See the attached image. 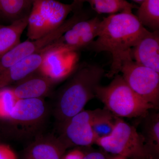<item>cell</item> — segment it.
I'll return each mask as SVG.
<instances>
[{
    "label": "cell",
    "instance_id": "obj_1",
    "mask_svg": "<svg viewBox=\"0 0 159 159\" xmlns=\"http://www.w3.org/2000/svg\"><path fill=\"white\" fill-rule=\"evenodd\" d=\"M132 11L111 14L102 20L98 36L87 47L98 53L112 55L110 69L106 76L111 78L120 72L123 61L132 57L131 50L148 31Z\"/></svg>",
    "mask_w": 159,
    "mask_h": 159
},
{
    "label": "cell",
    "instance_id": "obj_2",
    "mask_svg": "<svg viewBox=\"0 0 159 159\" xmlns=\"http://www.w3.org/2000/svg\"><path fill=\"white\" fill-rule=\"evenodd\" d=\"M104 70L97 64H85L76 69L57 93L54 115L59 124L83 110L89 100L96 97Z\"/></svg>",
    "mask_w": 159,
    "mask_h": 159
},
{
    "label": "cell",
    "instance_id": "obj_3",
    "mask_svg": "<svg viewBox=\"0 0 159 159\" xmlns=\"http://www.w3.org/2000/svg\"><path fill=\"white\" fill-rule=\"evenodd\" d=\"M96 97L102 101L105 108L119 118H141L154 109L139 97L119 74L108 85L97 86Z\"/></svg>",
    "mask_w": 159,
    "mask_h": 159
},
{
    "label": "cell",
    "instance_id": "obj_4",
    "mask_svg": "<svg viewBox=\"0 0 159 159\" xmlns=\"http://www.w3.org/2000/svg\"><path fill=\"white\" fill-rule=\"evenodd\" d=\"M95 144L108 153L126 159H156L136 128L119 117L110 135L97 139Z\"/></svg>",
    "mask_w": 159,
    "mask_h": 159
},
{
    "label": "cell",
    "instance_id": "obj_5",
    "mask_svg": "<svg viewBox=\"0 0 159 159\" xmlns=\"http://www.w3.org/2000/svg\"><path fill=\"white\" fill-rule=\"evenodd\" d=\"M74 4H64L57 0H39L32 4L28 17V39H39L56 30L65 22Z\"/></svg>",
    "mask_w": 159,
    "mask_h": 159
},
{
    "label": "cell",
    "instance_id": "obj_6",
    "mask_svg": "<svg viewBox=\"0 0 159 159\" xmlns=\"http://www.w3.org/2000/svg\"><path fill=\"white\" fill-rule=\"evenodd\" d=\"M48 107L42 98L19 99L0 124L2 132L22 135L32 132L43 122Z\"/></svg>",
    "mask_w": 159,
    "mask_h": 159
},
{
    "label": "cell",
    "instance_id": "obj_7",
    "mask_svg": "<svg viewBox=\"0 0 159 159\" xmlns=\"http://www.w3.org/2000/svg\"><path fill=\"white\" fill-rule=\"evenodd\" d=\"M120 72L129 86L140 98L157 109L159 106V73L139 64L132 57L122 63Z\"/></svg>",
    "mask_w": 159,
    "mask_h": 159
},
{
    "label": "cell",
    "instance_id": "obj_8",
    "mask_svg": "<svg viewBox=\"0 0 159 159\" xmlns=\"http://www.w3.org/2000/svg\"><path fill=\"white\" fill-rule=\"evenodd\" d=\"M104 110H83L59 124L58 137L66 146L88 147L95 144L97 139L92 129L95 119Z\"/></svg>",
    "mask_w": 159,
    "mask_h": 159
},
{
    "label": "cell",
    "instance_id": "obj_9",
    "mask_svg": "<svg viewBox=\"0 0 159 159\" xmlns=\"http://www.w3.org/2000/svg\"><path fill=\"white\" fill-rule=\"evenodd\" d=\"M102 20L96 17L80 20L71 26L46 50L51 54L57 52H75L87 48L97 38Z\"/></svg>",
    "mask_w": 159,
    "mask_h": 159
},
{
    "label": "cell",
    "instance_id": "obj_10",
    "mask_svg": "<svg viewBox=\"0 0 159 159\" xmlns=\"http://www.w3.org/2000/svg\"><path fill=\"white\" fill-rule=\"evenodd\" d=\"M80 19L79 16L74 14L58 29L47 35L37 39H28L19 43L0 58V74L22 60L42 51L59 39Z\"/></svg>",
    "mask_w": 159,
    "mask_h": 159
},
{
    "label": "cell",
    "instance_id": "obj_11",
    "mask_svg": "<svg viewBox=\"0 0 159 159\" xmlns=\"http://www.w3.org/2000/svg\"><path fill=\"white\" fill-rule=\"evenodd\" d=\"M57 83L39 70L16 83L11 88L19 99H42L51 92Z\"/></svg>",
    "mask_w": 159,
    "mask_h": 159
},
{
    "label": "cell",
    "instance_id": "obj_12",
    "mask_svg": "<svg viewBox=\"0 0 159 159\" xmlns=\"http://www.w3.org/2000/svg\"><path fill=\"white\" fill-rule=\"evenodd\" d=\"M50 54L45 49H43L4 71L0 74V89L10 86L38 70Z\"/></svg>",
    "mask_w": 159,
    "mask_h": 159
},
{
    "label": "cell",
    "instance_id": "obj_13",
    "mask_svg": "<svg viewBox=\"0 0 159 159\" xmlns=\"http://www.w3.org/2000/svg\"><path fill=\"white\" fill-rule=\"evenodd\" d=\"M68 148L58 137L40 136L25 149L22 159H62Z\"/></svg>",
    "mask_w": 159,
    "mask_h": 159
},
{
    "label": "cell",
    "instance_id": "obj_14",
    "mask_svg": "<svg viewBox=\"0 0 159 159\" xmlns=\"http://www.w3.org/2000/svg\"><path fill=\"white\" fill-rule=\"evenodd\" d=\"M132 57L139 64L159 73V31H148L131 50Z\"/></svg>",
    "mask_w": 159,
    "mask_h": 159
},
{
    "label": "cell",
    "instance_id": "obj_15",
    "mask_svg": "<svg viewBox=\"0 0 159 159\" xmlns=\"http://www.w3.org/2000/svg\"><path fill=\"white\" fill-rule=\"evenodd\" d=\"M142 118L140 133L144 138L145 145L155 159L159 154V114L148 111Z\"/></svg>",
    "mask_w": 159,
    "mask_h": 159
},
{
    "label": "cell",
    "instance_id": "obj_16",
    "mask_svg": "<svg viewBox=\"0 0 159 159\" xmlns=\"http://www.w3.org/2000/svg\"><path fill=\"white\" fill-rule=\"evenodd\" d=\"M28 16L7 25H0V58L20 42L28 25Z\"/></svg>",
    "mask_w": 159,
    "mask_h": 159
},
{
    "label": "cell",
    "instance_id": "obj_17",
    "mask_svg": "<svg viewBox=\"0 0 159 159\" xmlns=\"http://www.w3.org/2000/svg\"><path fill=\"white\" fill-rule=\"evenodd\" d=\"M32 4L30 0H0V20L10 24L28 16Z\"/></svg>",
    "mask_w": 159,
    "mask_h": 159
},
{
    "label": "cell",
    "instance_id": "obj_18",
    "mask_svg": "<svg viewBox=\"0 0 159 159\" xmlns=\"http://www.w3.org/2000/svg\"><path fill=\"white\" fill-rule=\"evenodd\" d=\"M136 16L143 27L159 31V0H145L138 8Z\"/></svg>",
    "mask_w": 159,
    "mask_h": 159
},
{
    "label": "cell",
    "instance_id": "obj_19",
    "mask_svg": "<svg viewBox=\"0 0 159 159\" xmlns=\"http://www.w3.org/2000/svg\"><path fill=\"white\" fill-rule=\"evenodd\" d=\"M99 14H116L124 11H132L137 6L126 0H85Z\"/></svg>",
    "mask_w": 159,
    "mask_h": 159
},
{
    "label": "cell",
    "instance_id": "obj_20",
    "mask_svg": "<svg viewBox=\"0 0 159 159\" xmlns=\"http://www.w3.org/2000/svg\"><path fill=\"white\" fill-rule=\"evenodd\" d=\"M118 118L106 108L104 109L102 113L95 119L92 125L97 140L110 135L115 129Z\"/></svg>",
    "mask_w": 159,
    "mask_h": 159
},
{
    "label": "cell",
    "instance_id": "obj_21",
    "mask_svg": "<svg viewBox=\"0 0 159 159\" xmlns=\"http://www.w3.org/2000/svg\"><path fill=\"white\" fill-rule=\"evenodd\" d=\"M19 99L13 93L11 87L0 89V124Z\"/></svg>",
    "mask_w": 159,
    "mask_h": 159
},
{
    "label": "cell",
    "instance_id": "obj_22",
    "mask_svg": "<svg viewBox=\"0 0 159 159\" xmlns=\"http://www.w3.org/2000/svg\"><path fill=\"white\" fill-rule=\"evenodd\" d=\"M0 159H17L13 149L6 144L0 143Z\"/></svg>",
    "mask_w": 159,
    "mask_h": 159
},
{
    "label": "cell",
    "instance_id": "obj_23",
    "mask_svg": "<svg viewBox=\"0 0 159 159\" xmlns=\"http://www.w3.org/2000/svg\"><path fill=\"white\" fill-rule=\"evenodd\" d=\"M85 154L79 149H74L65 154L62 159H83Z\"/></svg>",
    "mask_w": 159,
    "mask_h": 159
},
{
    "label": "cell",
    "instance_id": "obj_24",
    "mask_svg": "<svg viewBox=\"0 0 159 159\" xmlns=\"http://www.w3.org/2000/svg\"><path fill=\"white\" fill-rule=\"evenodd\" d=\"M109 157H108L105 154L101 152L93 151L85 154V155L83 159H109Z\"/></svg>",
    "mask_w": 159,
    "mask_h": 159
},
{
    "label": "cell",
    "instance_id": "obj_25",
    "mask_svg": "<svg viewBox=\"0 0 159 159\" xmlns=\"http://www.w3.org/2000/svg\"><path fill=\"white\" fill-rule=\"evenodd\" d=\"M84 2H85V0H73V3L75 7V11H79Z\"/></svg>",
    "mask_w": 159,
    "mask_h": 159
},
{
    "label": "cell",
    "instance_id": "obj_26",
    "mask_svg": "<svg viewBox=\"0 0 159 159\" xmlns=\"http://www.w3.org/2000/svg\"><path fill=\"white\" fill-rule=\"evenodd\" d=\"M109 159H127L124 157L119 156H115L109 157Z\"/></svg>",
    "mask_w": 159,
    "mask_h": 159
},
{
    "label": "cell",
    "instance_id": "obj_27",
    "mask_svg": "<svg viewBox=\"0 0 159 159\" xmlns=\"http://www.w3.org/2000/svg\"><path fill=\"white\" fill-rule=\"evenodd\" d=\"M132 1L140 3V4H141V3L143 2H144V1H145V0H132Z\"/></svg>",
    "mask_w": 159,
    "mask_h": 159
},
{
    "label": "cell",
    "instance_id": "obj_28",
    "mask_svg": "<svg viewBox=\"0 0 159 159\" xmlns=\"http://www.w3.org/2000/svg\"><path fill=\"white\" fill-rule=\"evenodd\" d=\"M30 1L33 3H34V2H36V1H39V0H30Z\"/></svg>",
    "mask_w": 159,
    "mask_h": 159
},
{
    "label": "cell",
    "instance_id": "obj_29",
    "mask_svg": "<svg viewBox=\"0 0 159 159\" xmlns=\"http://www.w3.org/2000/svg\"><path fill=\"white\" fill-rule=\"evenodd\" d=\"M1 134H2V132H1V129H0V135H1Z\"/></svg>",
    "mask_w": 159,
    "mask_h": 159
},
{
    "label": "cell",
    "instance_id": "obj_30",
    "mask_svg": "<svg viewBox=\"0 0 159 159\" xmlns=\"http://www.w3.org/2000/svg\"></svg>",
    "mask_w": 159,
    "mask_h": 159
}]
</instances>
